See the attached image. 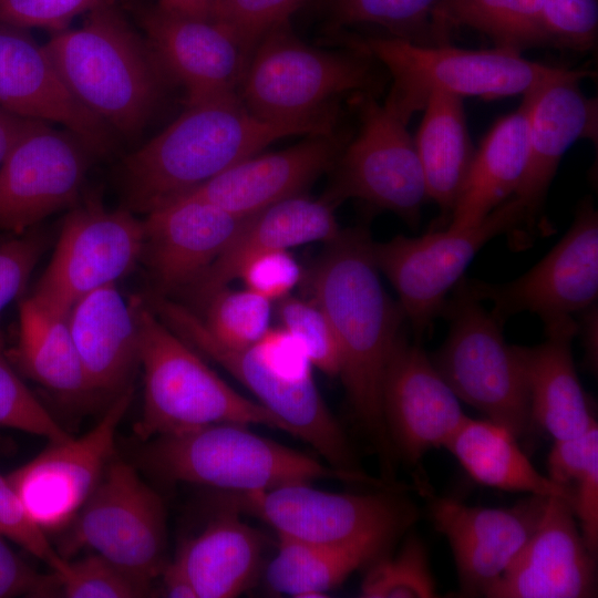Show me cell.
I'll list each match as a JSON object with an SVG mask.
<instances>
[{
	"instance_id": "obj_1",
	"label": "cell",
	"mask_w": 598,
	"mask_h": 598,
	"mask_svg": "<svg viewBox=\"0 0 598 598\" xmlns=\"http://www.w3.org/2000/svg\"><path fill=\"white\" fill-rule=\"evenodd\" d=\"M371 241L361 228L341 230L327 243L310 285L337 338L339 375L354 419L371 441L385 480L392 481L396 456L383 421L381 386L405 315L381 283Z\"/></svg>"
},
{
	"instance_id": "obj_2",
	"label": "cell",
	"mask_w": 598,
	"mask_h": 598,
	"mask_svg": "<svg viewBox=\"0 0 598 598\" xmlns=\"http://www.w3.org/2000/svg\"><path fill=\"white\" fill-rule=\"evenodd\" d=\"M336 122L337 114L303 122L265 120L251 113L239 95L187 105L125 158L124 208L148 214L277 140L332 133Z\"/></svg>"
},
{
	"instance_id": "obj_3",
	"label": "cell",
	"mask_w": 598,
	"mask_h": 598,
	"mask_svg": "<svg viewBox=\"0 0 598 598\" xmlns=\"http://www.w3.org/2000/svg\"><path fill=\"white\" fill-rule=\"evenodd\" d=\"M148 303L173 332L233 375L329 466L349 481L379 484L361 471L344 431L313 381L311 362L283 328H270L254 344L236 349L216 340L189 308L156 295Z\"/></svg>"
},
{
	"instance_id": "obj_4",
	"label": "cell",
	"mask_w": 598,
	"mask_h": 598,
	"mask_svg": "<svg viewBox=\"0 0 598 598\" xmlns=\"http://www.w3.org/2000/svg\"><path fill=\"white\" fill-rule=\"evenodd\" d=\"M75 99L124 135L138 133L152 115L166 74L114 2L86 13L76 29L44 44Z\"/></svg>"
},
{
	"instance_id": "obj_5",
	"label": "cell",
	"mask_w": 598,
	"mask_h": 598,
	"mask_svg": "<svg viewBox=\"0 0 598 598\" xmlns=\"http://www.w3.org/2000/svg\"><path fill=\"white\" fill-rule=\"evenodd\" d=\"M131 302L144 374L142 415L134 427L142 441L216 423L264 425L292 435L282 420L215 373L147 301L134 297Z\"/></svg>"
},
{
	"instance_id": "obj_6",
	"label": "cell",
	"mask_w": 598,
	"mask_h": 598,
	"mask_svg": "<svg viewBox=\"0 0 598 598\" xmlns=\"http://www.w3.org/2000/svg\"><path fill=\"white\" fill-rule=\"evenodd\" d=\"M347 42L386 68L392 85L383 104L405 124L423 110L433 91L487 100L524 96L548 81L579 71L530 61L522 52L498 47L468 50L395 35L350 38Z\"/></svg>"
},
{
	"instance_id": "obj_7",
	"label": "cell",
	"mask_w": 598,
	"mask_h": 598,
	"mask_svg": "<svg viewBox=\"0 0 598 598\" xmlns=\"http://www.w3.org/2000/svg\"><path fill=\"white\" fill-rule=\"evenodd\" d=\"M140 464L165 482L218 492H250L320 478L349 480L317 458L260 436L247 425L216 423L146 441Z\"/></svg>"
},
{
	"instance_id": "obj_8",
	"label": "cell",
	"mask_w": 598,
	"mask_h": 598,
	"mask_svg": "<svg viewBox=\"0 0 598 598\" xmlns=\"http://www.w3.org/2000/svg\"><path fill=\"white\" fill-rule=\"evenodd\" d=\"M452 290L441 311L448 320V333L431 360L458 400L518 439L533 422L515 346L506 343L502 324L470 292L465 276Z\"/></svg>"
},
{
	"instance_id": "obj_9",
	"label": "cell",
	"mask_w": 598,
	"mask_h": 598,
	"mask_svg": "<svg viewBox=\"0 0 598 598\" xmlns=\"http://www.w3.org/2000/svg\"><path fill=\"white\" fill-rule=\"evenodd\" d=\"M329 52L296 38L287 24L254 49L239 99L255 115L277 122H303L337 113L333 100L374 86L370 55L362 50Z\"/></svg>"
},
{
	"instance_id": "obj_10",
	"label": "cell",
	"mask_w": 598,
	"mask_h": 598,
	"mask_svg": "<svg viewBox=\"0 0 598 598\" xmlns=\"http://www.w3.org/2000/svg\"><path fill=\"white\" fill-rule=\"evenodd\" d=\"M64 529L56 549L63 558L90 548L150 586L166 565L163 501L124 461L111 460Z\"/></svg>"
},
{
	"instance_id": "obj_11",
	"label": "cell",
	"mask_w": 598,
	"mask_h": 598,
	"mask_svg": "<svg viewBox=\"0 0 598 598\" xmlns=\"http://www.w3.org/2000/svg\"><path fill=\"white\" fill-rule=\"evenodd\" d=\"M523 223L524 209L512 196L478 225L467 229L444 228L420 237L399 235L385 243L371 241L375 266L395 289L415 337L424 336L441 315L448 293L478 250Z\"/></svg>"
},
{
	"instance_id": "obj_12",
	"label": "cell",
	"mask_w": 598,
	"mask_h": 598,
	"mask_svg": "<svg viewBox=\"0 0 598 598\" xmlns=\"http://www.w3.org/2000/svg\"><path fill=\"white\" fill-rule=\"evenodd\" d=\"M216 505L249 514L279 538L334 544L382 530H406L417 517L415 507L389 493H332L309 483H292L250 492H219Z\"/></svg>"
},
{
	"instance_id": "obj_13",
	"label": "cell",
	"mask_w": 598,
	"mask_h": 598,
	"mask_svg": "<svg viewBox=\"0 0 598 598\" xmlns=\"http://www.w3.org/2000/svg\"><path fill=\"white\" fill-rule=\"evenodd\" d=\"M360 126L334 162V177L324 199L357 198L419 225L429 198L414 138L405 123L365 93L359 103Z\"/></svg>"
},
{
	"instance_id": "obj_14",
	"label": "cell",
	"mask_w": 598,
	"mask_h": 598,
	"mask_svg": "<svg viewBox=\"0 0 598 598\" xmlns=\"http://www.w3.org/2000/svg\"><path fill=\"white\" fill-rule=\"evenodd\" d=\"M466 285L492 303L502 326L525 311L537 315L545 330L574 320L598 295V214L591 199L581 202L568 231L530 270L503 283L466 278Z\"/></svg>"
},
{
	"instance_id": "obj_15",
	"label": "cell",
	"mask_w": 598,
	"mask_h": 598,
	"mask_svg": "<svg viewBox=\"0 0 598 598\" xmlns=\"http://www.w3.org/2000/svg\"><path fill=\"white\" fill-rule=\"evenodd\" d=\"M96 155L71 131L29 120L0 165V229L22 234L74 205Z\"/></svg>"
},
{
	"instance_id": "obj_16",
	"label": "cell",
	"mask_w": 598,
	"mask_h": 598,
	"mask_svg": "<svg viewBox=\"0 0 598 598\" xmlns=\"http://www.w3.org/2000/svg\"><path fill=\"white\" fill-rule=\"evenodd\" d=\"M143 220L126 208L97 203L73 209L65 218L50 264L32 297L68 316L86 293L116 283L141 260Z\"/></svg>"
},
{
	"instance_id": "obj_17",
	"label": "cell",
	"mask_w": 598,
	"mask_h": 598,
	"mask_svg": "<svg viewBox=\"0 0 598 598\" xmlns=\"http://www.w3.org/2000/svg\"><path fill=\"white\" fill-rule=\"evenodd\" d=\"M132 399L133 388L128 386L89 432L50 442L7 475L28 514L45 534L64 529L95 488L113 458L116 430Z\"/></svg>"
},
{
	"instance_id": "obj_18",
	"label": "cell",
	"mask_w": 598,
	"mask_h": 598,
	"mask_svg": "<svg viewBox=\"0 0 598 598\" xmlns=\"http://www.w3.org/2000/svg\"><path fill=\"white\" fill-rule=\"evenodd\" d=\"M381 408L396 460L412 465L444 447L467 417L431 358L402 334L385 367Z\"/></svg>"
},
{
	"instance_id": "obj_19",
	"label": "cell",
	"mask_w": 598,
	"mask_h": 598,
	"mask_svg": "<svg viewBox=\"0 0 598 598\" xmlns=\"http://www.w3.org/2000/svg\"><path fill=\"white\" fill-rule=\"evenodd\" d=\"M146 42L164 72L185 89L187 105L238 95L250 54L210 19L142 8Z\"/></svg>"
},
{
	"instance_id": "obj_20",
	"label": "cell",
	"mask_w": 598,
	"mask_h": 598,
	"mask_svg": "<svg viewBox=\"0 0 598 598\" xmlns=\"http://www.w3.org/2000/svg\"><path fill=\"white\" fill-rule=\"evenodd\" d=\"M548 497L529 495L502 508L432 499V522L448 540L463 595L485 596L535 530Z\"/></svg>"
},
{
	"instance_id": "obj_21",
	"label": "cell",
	"mask_w": 598,
	"mask_h": 598,
	"mask_svg": "<svg viewBox=\"0 0 598 598\" xmlns=\"http://www.w3.org/2000/svg\"><path fill=\"white\" fill-rule=\"evenodd\" d=\"M247 217L187 194L146 214L141 259L155 295L184 291L221 254Z\"/></svg>"
},
{
	"instance_id": "obj_22",
	"label": "cell",
	"mask_w": 598,
	"mask_h": 598,
	"mask_svg": "<svg viewBox=\"0 0 598 598\" xmlns=\"http://www.w3.org/2000/svg\"><path fill=\"white\" fill-rule=\"evenodd\" d=\"M595 557L582 538L569 502L549 496L535 530L485 597H594Z\"/></svg>"
},
{
	"instance_id": "obj_23",
	"label": "cell",
	"mask_w": 598,
	"mask_h": 598,
	"mask_svg": "<svg viewBox=\"0 0 598 598\" xmlns=\"http://www.w3.org/2000/svg\"><path fill=\"white\" fill-rule=\"evenodd\" d=\"M0 107L24 118L60 124L99 155L112 147L110 126L71 93L45 45L27 29L6 23H0Z\"/></svg>"
},
{
	"instance_id": "obj_24",
	"label": "cell",
	"mask_w": 598,
	"mask_h": 598,
	"mask_svg": "<svg viewBox=\"0 0 598 598\" xmlns=\"http://www.w3.org/2000/svg\"><path fill=\"white\" fill-rule=\"evenodd\" d=\"M592 73L548 81L529 94L528 157L522 182L513 195L532 229L565 152L579 138L596 137V102L586 97L579 82Z\"/></svg>"
},
{
	"instance_id": "obj_25",
	"label": "cell",
	"mask_w": 598,
	"mask_h": 598,
	"mask_svg": "<svg viewBox=\"0 0 598 598\" xmlns=\"http://www.w3.org/2000/svg\"><path fill=\"white\" fill-rule=\"evenodd\" d=\"M340 145L333 132L309 135V138L289 148L249 156L188 194L234 215L248 217L299 195L334 164L341 152Z\"/></svg>"
},
{
	"instance_id": "obj_26",
	"label": "cell",
	"mask_w": 598,
	"mask_h": 598,
	"mask_svg": "<svg viewBox=\"0 0 598 598\" xmlns=\"http://www.w3.org/2000/svg\"><path fill=\"white\" fill-rule=\"evenodd\" d=\"M334 207L323 197L312 199L299 194L248 216L216 260L184 291L204 305L237 279L245 264L260 252L332 241L341 233Z\"/></svg>"
},
{
	"instance_id": "obj_27",
	"label": "cell",
	"mask_w": 598,
	"mask_h": 598,
	"mask_svg": "<svg viewBox=\"0 0 598 598\" xmlns=\"http://www.w3.org/2000/svg\"><path fill=\"white\" fill-rule=\"evenodd\" d=\"M69 328L95 393L120 394L138 363V330L133 305L116 283L80 298L68 313Z\"/></svg>"
},
{
	"instance_id": "obj_28",
	"label": "cell",
	"mask_w": 598,
	"mask_h": 598,
	"mask_svg": "<svg viewBox=\"0 0 598 598\" xmlns=\"http://www.w3.org/2000/svg\"><path fill=\"white\" fill-rule=\"evenodd\" d=\"M546 340L534 347L515 346L529 395L533 425L563 440L597 424L579 382L570 344L578 333L571 320L545 330Z\"/></svg>"
},
{
	"instance_id": "obj_29",
	"label": "cell",
	"mask_w": 598,
	"mask_h": 598,
	"mask_svg": "<svg viewBox=\"0 0 598 598\" xmlns=\"http://www.w3.org/2000/svg\"><path fill=\"white\" fill-rule=\"evenodd\" d=\"M528 93L514 112L493 124L475 150L445 228L462 230L474 227L515 194L528 157Z\"/></svg>"
},
{
	"instance_id": "obj_30",
	"label": "cell",
	"mask_w": 598,
	"mask_h": 598,
	"mask_svg": "<svg viewBox=\"0 0 598 598\" xmlns=\"http://www.w3.org/2000/svg\"><path fill=\"white\" fill-rule=\"evenodd\" d=\"M227 507L196 536L185 540L175 557L197 598H233L254 581L261 563L262 535Z\"/></svg>"
},
{
	"instance_id": "obj_31",
	"label": "cell",
	"mask_w": 598,
	"mask_h": 598,
	"mask_svg": "<svg viewBox=\"0 0 598 598\" xmlns=\"http://www.w3.org/2000/svg\"><path fill=\"white\" fill-rule=\"evenodd\" d=\"M401 534L382 530L334 544L279 538L278 551L266 570L267 586L274 592L298 598L326 597L353 571L386 554Z\"/></svg>"
},
{
	"instance_id": "obj_32",
	"label": "cell",
	"mask_w": 598,
	"mask_h": 598,
	"mask_svg": "<svg viewBox=\"0 0 598 598\" xmlns=\"http://www.w3.org/2000/svg\"><path fill=\"white\" fill-rule=\"evenodd\" d=\"M19 369L65 402H79L94 394L75 348L68 316L34 297L19 307V336L10 355Z\"/></svg>"
},
{
	"instance_id": "obj_33",
	"label": "cell",
	"mask_w": 598,
	"mask_h": 598,
	"mask_svg": "<svg viewBox=\"0 0 598 598\" xmlns=\"http://www.w3.org/2000/svg\"><path fill=\"white\" fill-rule=\"evenodd\" d=\"M422 111L424 114L414 144L429 198L440 207L445 228L475 150L470 137L462 97L433 91Z\"/></svg>"
},
{
	"instance_id": "obj_34",
	"label": "cell",
	"mask_w": 598,
	"mask_h": 598,
	"mask_svg": "<svg viewBox=\"0 0 598 598\" xmlns=\"http://www.w3.org/2000/svg\"><path fill=\"white\" fill-rule=\"evenodd\" d=\"M476 483L528 495L558 496L570 504V492L542 474L506 427L466 417L444 446Z\"/></svg>"
},
{
	"instance_id": "obj_35",
	"label": "cell",
	"mask_w": 598,
	"mask_h": 598,
	"mask_svg": "<svg viewBox=\"0 0 598 598\" xmlns=\"http://www.w3.org/2000/svg\"><path fill=\"white\" fill-rule=\"evenodd\" d=\"M431 19L439 38L465 27L518 52L550 43L539 0H439Z\"/></svg>"
},
{
	"instance_id": "obj_36",
	"label": "cell",
	"mask_w": 598,
	"mask_h": 598,
	"mask_svg": "<svg viewBox=\"0 0 598 598\" xmlns=\"http://www.w3.org/2000/svg\"><path fill=\"white\" fill-rule=\"evenodd\" d=\"M204 306V326L216 340L230 348H247L271 328V301L246 288L224 287Z\"/></svg>"
},
{
	"instance_id": "obj_37",
	"label": "cell",
	"mask_w": 598,
	"mask_h": 598,
	"mask_svg": "<svg viewBox=\"0 0 598 598\" xmlns=\"http://www.w3.org/2000/svg\"><path fill=\"white\" fill-rule=\"evenodd\" d=\"M360 596L365 598L435 597V582L423 542L416 536H411L396 555L384 554L372 561L361 582Z\"/></svg>"
},
{
	"instance_id": "obj_38",
	"label": "cell",
	"mask_w": 598,
	"mask_h": 598,
	"mask_svg": "<svg viewBox=\"0 0 598 598\" xmlns=\"http://www.w3.org/2000/svg\"><path fill=\"white\" fill-rule=\"evenodd\" d=\"M53 574L60 596L68 598H136L152 592V586L97 553L78 560L66 559L63 569Z\"/></svg>"
},
{
	"instance_id": "obj_39",
	"label": "cell",
	"mask_w": 598,
	"mask_h": 598,
	"mask_svg": "<svg viewBox=\"0 0 598 598\" xmlns=\"http://www.w3.org/2000/svg\"><path fill=\"white\" fill-rule=\"evenodd\" d=\"M277 316L283 328L299 343L312 367L329 377L340 373V350L333 329L315 301L287 296L278 300Z\"/></svg>"
},
{
	"instance_id": "obj_40",
	"label": "cell",
	"mask_w": 598,
	"mask_h": 598,
	"mask_svg": "<svg viewBox=\"0 0 598 598\" xmlns=\"http://www.w3.org/2000/svg\"><path fill=\"white\" fill-rule=\"evenodd\" d=\"M0 426L43 436L49 442L70 437L19 377L6 351L0 328Z\"/></svg>"
},
{
	"instance_id": "obj_41",
	"label": "cell",
	"mask_w": 598,
	"mask_h": 598,
	"mask_svg": "<svg viewBox=\"0 0 598 598\" xmlns=\"http://www.w3.org/2000/svg\"><path fill=\"white\" fill-rule=\"evenodd\" d=\"M307 0H212L209 19L226 29L251 55L271 31L288 23Z\"/></svg>"
},
{
	"instance_id": "obj_42",
	"label": "cell",
	"mask_w": 598,
	"mask_h": 598,
	"mask_svg": "<svg viewBox=\"0 0 598 598\" xmlns=\"http://www.w3.org/2000/svg\"><path fill=\"white\" fill-rule=\"evenodd\" d=\"M439 0H339L337 19L341 24L373 23L395 37L416 42Z\"/></svg>"
},
{
	"instance_id": "obj_43",
	"label": "cell",
	"mask_w": 598,
	"mask_h": 598,
	"mask_svg": "<svg viewBox=\"0 0 598 598\" xmlns=\"http://www.w3.org/2000/svg\"><path fill=\"white\" fill-rule=\"evenodd\" d=\"M550 43L590 50L597 39L598 0H539Z\"/></svg>"
},
{
	"instance_id": "obj_44",
	"label": "cell",
	"mask_w": 598,
	"mask_h": 598,
	"mask_svg": "<svg viewBox=\"0 0 598 598\" xmlns=\"http://www.w3.org/2000/svg\"><path fill=\"white\" fill-rule=\"evenodd\" d=\"M0 534L16 543L53 573L63 569L66 558L49 542L45 533L33 522L7 476L0 474Z\"/></svg>"
},
{
	"instance_id": "obj_45",
	"label": "cell",
	"mask_w": 598,
	"mask_h": 598,
	"mask_svg": "<svg viewBox=\"0 0 598 598\" xmlns=\"http://www.w3.org/2000/svg\"><path fill=\"white\" fill-rule=\"evenodd\" d=\"M110 2L114 0H0V23L55 33L68 29L78 16Z\"/></svg>"
},
{
	"instance_id": "obj_46",
	"label": "cell",
	"mask_w": 598,
	"mask_h": 598,
	"mask_svg": "<svg viewBox=\"0 0 598 598\" xmlns=\"http://www.w3.org/2000/svg\"><path fill=\"white\" fill-rule=\"evenodd\" d=\"M33 228L0 239V312L23 292L47 248L48 237Z\"/></svg>"
},
{
	"instance_id": "obj_47",
	"label": "cell",
	"mask_w": 598,
	"mask_h": 598,
	"mask_svg": "<svg viewBox=\"0 0 598 598\" xmlns=\"http://www.w3.org/2000/svg\"><path fill=\"white\" fill-rule=\"evenodd\" d=\"M238 278L246 289L272 302L290 295L300 281L301 268L288 249H276L251 257Z\"/></svg>"
},
{
	"instance_id": "obj_48",
	"label": "cell",
	"mask_w": 598,
	"mask_h": 598,
	"mask_svg": "<svg viewBox=\"0 0 598 598\" xmlns=\"http://www.w3.org/2000/svg\"><path fill=\"white\" fill-rule=\"evenodd\" d=\"M598 460V425L563 440H555L549 452L548 477L557 485L569 486Z\"/></svg>"
},
{
	"instance_id": "obj_49",
	"label": "cell",
	"mask_w": 598,
	"mask_h": 598,
	"mask_svg": "<svg viewBox=\"0 0 598 598\" xmlns=\"http://www.w3.org/2000/svg\"><path fill=\"white\" fill-rule=\"evenodd\" d=\"M8 540L0 534V598L59 594L55 575L39 574L11 548Z\"/></svg>"
},
{
	"instance_id": "obj_50",
	"label": "cell",
	"mask_w": 598,
	"mask_h": 598,
	"mask_svg": "<svg viewBox=\"0 0 598 598\" xmlns=\"http://www.w3.org/2000/svg\"><path fill=\"white\" fill-rule=\"evenodd\" d=\"M570 506L582 538L596 555L598 548V460L569 486Z\"/></svg>"
},
{
	"instance_id": "obj_51",
	"label": "cell",
	"mask_w": 598,
	"mask_h": 598,
	"mask_svg": "<svg viewBox=\"0 0 598 598\" xmlns=\"http://www.w3.org/2000/svg\"><path fill=\"white\" fill-rule=\"evenodd\" d=\"M159 576H162L165 596L173 598H197L190 580L175 560L166 563Z\"/></svg>"
},
{
	"instance_id": "obj_52",
	"label": "cell",
	"mask_w": 598,
	"mask_h": 598,
	"mask_svg": "<svg viewBox=\"0 0 598 598\" xmlns=\"http://www.w3.org/2000/svg\"><path fill=\"white\" fill-rule=\"evenodd\" d=\"M29 120L0 107V165L25 128Z\"/></svg>"
},
{
	"instance_id": "obj_53",
	"label": "cell",
	"mask_w": 598,
	"mask_h": 598,
	"mask_svg": "<svg viewBox=\"0 0 598 598\" xmlns=\"http://www.w3.org/2000/svg\"><path fill=\"white\" fill-rule=\"evenodd\" d=\"M585 313L582 318V324L578 328L581 329L584 334V343L587 351V359L589 364L594 368L597 364V307L596 303L581 311Z\"/></svg>"
},
{
	"instance_id": "obj_54",
	"label": "cell",
	"mask_w": 598,
	"mask_h": 598,
	"mask_svg": "<svg viewBox=\"0 0 598 598\" xmlns=\"http://www.w3.org/2000/svg\"><path fill=\"white\" fill-rule=\"evenodd\" d=\"M157 4L181 14L209 19L212 0H158Z\"/></svg>"
}]
</instances>
